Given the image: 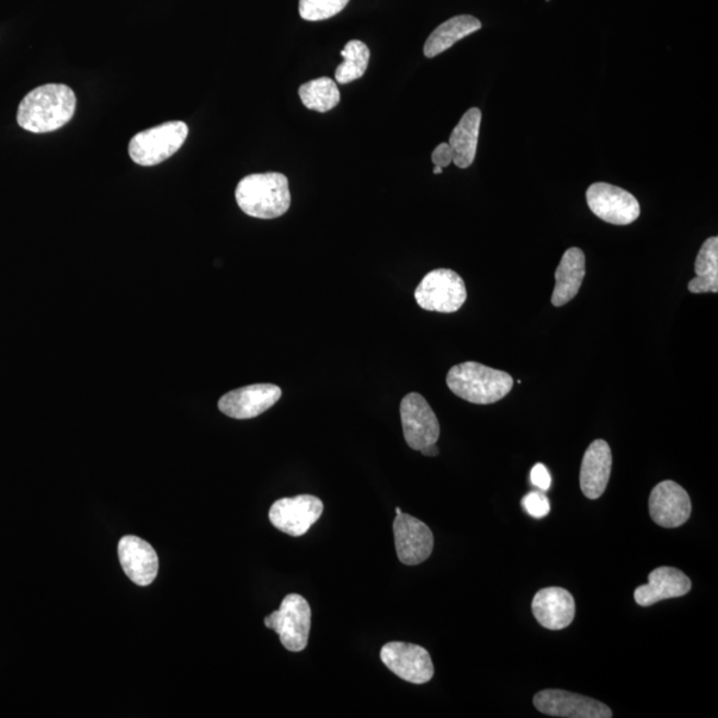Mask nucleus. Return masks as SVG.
<instances>
[{"mask_svg": "<svg viewBox=\"0 0 718 718\" xmlns=\"http://www.w3.org/2000/svg\"><path fill=\"white\" fill-rule=\"evenodd\" d=\"M77 110V96L65 84H46L27 93L19 104L18 124L33 134L65 127Z\"/></svg>", "mask_w": 718, "mask_h": 718, "instance_id": "obj_1", "label": "nucleus"}, {"mask_svg": "<svg viewBox=\"0 0 718 718\" xmlns=\"http://www.w3.org/2000/svg\"><path fill=\"white\" fill-rule=\"evenodd\" d=\"M236 202L243 214L272 220L290 208L289 181L277 172L249 174L237 185Z\"/></svg>", "mask_w": 718, "mask_h": 718, "instance_id": "obj_2", "label": "nucleus"}, {"mask_svg": "<svg viewBox=\"0 0 718 718\" xmlns=\"http://www.w3.org/2000/svg\"><path fill=\"white\" fill-rule=\"evenodd\" d=\"M446 383L455 396L474 404L497 403L514 386L510 374L471 361L449 368Z\"/></svg>", "mask_w": 718, "mask_h": 718, "instance_id": "obj_3", "label": "nucleus"}, {"mask_svg": "<svg viewBox=\"0 0 718 718\" xmlns=\"http://www.w3.org/2000/svg\"><path fill=\"white\" fill-rule=\"evenodd\" d=\"M189 133L190 128L184 122H168L143 130L129 143V158L143 167L158 166L183 147Z\"/></svg>", "mask_w": 718, "mask_h": 718, "instance_id": "obj_4", "label": "nucleus"}, {"mask_svg": "<svg viewBox=\"0 0 718 718\" xmlns=\"http://www.w3.org/2000/svg\"><path fill=\"white\" fill-rule=\"evenodd\" d=\"M265 626L280 636L281 645L289 652H301L309 642L311 609L306 599L297 593L284 597L280 609L265 617Z\"/></svg>", "mask_w": 718, "mask_h": 718, "instance_id": "obj_5", "label": "nucleus"}, {"mask_svg": "<svg viewBox=\"0 0 718 718\" xmlns=\"http://www.w3.org/2000/svg\"><path fill=\"white\" fill-rule=\"evenodd\" d=\"M415 299L422 309L438 314H455L467 299L464 278L449 270H436L426 274L418 285Z\"/></svg>", "mask_w": 718, "mask_h": 718, "instance_id": "obj_6", "label": "nucleus"}, {"mask_svg": "<svg viewBox=\"0 0 718 718\" xmlns=\"http://www.w3.org/2000/svg\"><path fill=\"white\" fill-rule=\"evenodd\" d=\"M585 197L592 214L608 224L629 225L641 214L638 200L620 186L595 183L586 191Z\"/></svg>", "mask_w": 718, "mask_h": 718, "instance_id": "obj_7", "label": "nucleus"}, {"mask_svg": "<svg viewBox=\"0 0 718 718\" xmlns=\"http://www.w3.org/2000/svg\"><path fill=\"white\" fill-rule=\"evenodd\" d=\"M401 420L404 441L410 448L421 452L424 447L436 445L441 426L434 410L421 395L410 392L401 402Z\"/></svg>", "mask_w": 718, "mask_h": 718, "instance_id": "obj_8", "label": "nucleus"}, {"mask_svg": "<svg viewBox=\"0 0 718 718\" xmlns=\"http://www.w3.org/2000/svg\"><path fill=\"white\" fill-rule=\"evenodd\" d=\"M380 660L399 679L411 684H426L434 677V664L426 649L409 642H387Z\"/></svg>", "mask_w": 718, "mask_h": 718, "instance_id": "obj_9", "label": "nucleus"}, {"mask_svg": "<svg viewBox=\"0 0 718 718\" xmlns=\"http://www.w3.org/2000/svg\"><path fill=\"white\" fill-rule=\"evenodd\" d=\"M323 512L321 499L314 495L283 498L274 502L270 520L274 527L290 536H303L320 520Z\"/></svg>", "mask_w": 718, "mask_h": 718, "instance_id": "obj_10", "label": "nucleus"}, {"mask_svg": "<svg viewBox=\"0 0 718 718\" xmlns=\"http://www.w3.org/2000/svg\"><path fill=\"white\" fill-rule=\"evenodd\" d=\"M535 708L543 715L565 718H611L607 705L578 693L546 689L534 697Z\"/></svg>", "mask_w": 718, "mask_h": 718, "instance_id": "obj_11", "label": "nucleus"}, {"mask_svg": "<svg viewBox=\"0 0 718 718\" xmlns=\"http://www.w3.org/2000/svg\"><path fill=\"white\" fill-rule=\"evenodd\" d=\"M281 396H283V391L276 385L246 386L225 395L218 401V409L235 420H252L273 408L280 401Z\"/></svg>", "mask_w": 718, "mask_h": 718, "instance_id": "obj_12", "label": "nucleus"}, {"mask_svg": "<svg viewBox=\"0 0 718 718\" xmlns=\"http://www.w3.org/2000/svg\"><path fill=\"white\" fill-rule=\"evenodd\" d=\"M392 528L398 559L402 565L418 566L430 558L434 549V535L428 524L402 512L397 515Z\"/></svg>", "mask_w": 718, "mask_h": 718, "instance_id": "obj_13", "label": "nucleus"}, {"mask_svg": "<svg viewBox=\"0 0 718 718\" xmlns=\"http://www.w3.org/2000/svg\"><path fill=\"white\" fill-rule=\"evenodd\" d=\"M649 514L658 526L677 528L688 522L692 502L682 486L664 480L654 487L649 497Z\"/></svg>", "mask_w": 718, "mask_h": 718, "instance_id": "obj_14", "label": "nucleus"}, {"mask_svg": "<svg viewBox=\"0 0 718 718\" xmlns=\"http://www.w3.org/2000/svg\"><path fill=\"white\" fill-rule=\"evenodd\" d=\"M117 551L124 572L135 584L147 586L155 582L159 572V558L149 543L127 535L118 543Z\"/></svg>", "mask_w": 718, "mask_h": 718, "instance_id": "obj_15", "label": "nucleus"}, {"mask_svg": "<svg viewBox=\"0 0 718 718\" xmlns=\"http://www.w3.org/2000/svg\"><path fill=\"white\" fill-rule=\"evenodd\" d=\"M535 619L543 628L565 629L577 615V605L570 592L560 586H548L536 593L533 601Z\"/></svg>", "mask_w": 718, "mask_h": 718, "instance_id": "obj_16", "label": "nucleus"}, {"mask_svg": "<svg viewBox=\"0 0 718 718\" xmlns=\"http://www.w3.org/2000/svg\"><path fill=\"white\" fill-rule=\"evenodd\" d=\"M649 582L635 591V602L640 607L651 605L686 595L692 589V582L686 574L677 568L659 567L648 574Z\"/></svg>", "mask_w": 718, "mask_h": 718, "instance_id": "obj_17", "label": "nucleus"}, {"mask_svg": "<svg viewBox=\"0 0 718 718\" xmlns=\"http://www.w3.org/2000/svg\"><path fill=\"white\" fill-rule=\"evenodd\" d=\"M612 471V452L607 442H592L583 457L580 468V489L585 498H601L607 490Z\"/></svg>", "mask_w": 718, "mask_h": 718, "instance_id": "obj_18", "label": "nucleus"}, {"mask_svg": "<svg viewBox=\"0 0 718 718\" xmlns=\"http://www.w3.org/2000/svg\"><path fill=\"white\" fill-rule=\"evenodd\" d=\"M585 277V255L582 249L570 248L561 258L555 273V289L551 303L557 308L572 301L578 296Z\"/></svg>", "mask_w": 718, "mask_h": 718, "instance_id": "obj_19", "label": "nucleus"}, {"mask_svg": "<svg viewBox=\"0 0 718 718\" xmlns=\"http://www.w3.org/2000/svg\"><path fill=\"white\" fill-rule=\"evenodd\" d=\"M480 123L482 112L479 109H470L461 116L458 126L449 136L448 146L452 147L453 162L461 170L471 167L476 160Z\"/></svg>", "mask_w": 718, "mask_h": 718, "instance_id": "obj_20", "label": "nucleus"}, {"mask_svg": "<svg viewBox=\"0 0 718 718\" xmlns=\"http://www.w3.org/2000/svg\"><path fill=\"white\" fill-rule=\"evenodd\" d=\"M480 29H482V23H480L479 19L471 15H459L448 19L447 22L442 23L429 36L426 45L423 48L424 56L429 59L435 58V56L452 48L455 43L465 39L468 35L477 33Z\"/></svg>", "mask_w": 718, "mask_h": 718, "instance_id": "obj_21", "label": "nucleus"}, {"mask_svg": "<svg viewBox=\"0 0 718 718\" xmlns=\"http://www.w3.org/2000/svg\"><path fill=\"white\" fill-rule=\"evenodd\" d=\"M696 277L689 281L688 289L695 295L718 292V239L710 237L703 243L695 264Z\"/></svg>", "mask_w": 718, "mask_h": 718, "instance_id": "obj_22", "label": "nucleus"}, {"mask_svg": "<svg viewBox=\"0 0 718 718\" xmlns=\"http://www.w3.org/2000/svg\"><path fill=\"white\" fill-rule=\"evenodd\" d=\"M298 95L306 109L321 112V114L335 109L341 100L339 87L330 78L308 81L299 87Z\"/></svg>", "mask_w": 718, "mask_h": 718, "instance_id": "obj_23", "label": "nucleus"}, {"mask_svg": "<svg viewBox=\"0 0 718 718\" xmlns=\"http://www.w3.org/2000/svg\"><path fill=\"white\" fill-rule=\"evenodd\" d=\"M341 56L343 64L337 67L335 80L339 84L352 83V81L364 77L368 60H371V49L361 41L349 42L342 49Z\"/></svg>", "mask_w": 718, "mask_h": 718, "instance_id": "obj_24", "label": "nucleus"}, {"mask_svg": "<svg viewBox=\"0 0 718 718\" xmlns=\"http://www.w3.org/2000/svg\"><path fill=\"white\" fill-rule=\"evenodd\" d=\"M349 0H299V15L308 22H320L340 14Z\"/></svg>", "mask_w": 718, "mask_h": 718, "instance_id": "obj_25", "label": "nucleus"}, {"mask_svg": "<svg viewBox=\"0 0 718 718\" xmlns=\"http://www.w3.org/2000/svg\"><path fill=\"white\" fill-rule=\"evenodd\" d=\"M522 505L527 514L535 517V520H543L551 511V504H549L548 498L543 491L529 492L522 499Z\"/></svg>", "mask_w": 718, "mask_h": 718, "instance_id": "obj_26", "label": "nucleus"}, {"mask_svg": "<svg viewBox=\"0 0 718 718\" xmlns=\"http://www.w3.org/2000/svg\"><path fill=\"white\" fill-rule=\"evenodd\" d=\"M531 483L543 492L549 490V487L552 485V478L545 465L536 464L533 467V470H531Z\"/></svg>", "mask_w": 718, "mask_h": 718, "instance_id": "obj_27", "label": "nucleus"}, {"mask_svg": "<svg viewBox=\"0 0 718 718\" xmlns=\"http://www.w3.org/2000/svg\"><path fill=\"white\" fill-rule=\"evenodd\" d=\"M431 160H433L434 166L447 168L453 162V151L452 147L448 146V143H442L438 147L434 149L433 155H431Z\"/></svg>", "mask_w": 718, "mask_h": 718, "instance_id": "obj_28", "label": "nucleus"}, {"mask_svg": "<svg viewBox=\"0 0 718 718\" xmlns=\"http://www.w3.org/2000/svg\"><path fill=\"white\" fill-rule=\"evenodd\" d=\"M421 453L424 455V457H436V455L440 454V449L436 447V445H431L421 449Z\"/></svg>", "mask_w": 718, "mask_h": 718, "instance_id": "obj_29", "label": "nucleus"}, {"mask_svg": "<svg viewBox=\"0 0 718 718\" xmlns=\"http://www.w3.org/2000/svg\"><path fill=\"white\" fill-rule=\"evenodd\" d=\"M442 172H443V168L436 167V166L434 167V173L435 174H441Z\"/></svg>", "mask_w": 718, "mask_h": 718, "instance_id": "obj_30", "label": "nucleus"}, {"mask_svg": "<svg viewBox=\"0 0 718 718\" xmlns=\"http://www.w3.org/2000/svg\"><path fill=\"white\" fill-rule=\"evenodd\" d=\"M396 514H397V515H401V514H402V510L399 509V508H397V509H396Z\"/></svg>", "mask_w": 718, "mask_h": 718, "instance_id": "obj_31", "label": "nucleus"}]
</instances>
